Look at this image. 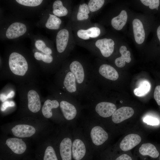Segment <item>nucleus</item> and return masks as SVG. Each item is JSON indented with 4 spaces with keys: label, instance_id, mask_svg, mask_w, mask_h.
Instances as JSON below:
<instances>
[{
    "label": "nucleus",
    "instance_id": "nucleus-1",
    "mask_svg": "<svg viewBox=\"0 0 160 160\" xmlns=\"http://www.w3.org/2000/svg\"><path fill=\"white\" fill-rule=\"evenodd\" d=\"M9 65L10 70L15 74L23 76L28 70V65L25 58L17 52H13L10 55Z\"/></svg>",
    "mask_w": 160,
    "mask_h": 160
},
{
    "label": "nucleus",
    "instance_id": "nucleus-2",
    "mask_svg": "<svg viewBox=\"0 0 160 160\" xmlns=\"http://www.w3.org/2000/svg\"><path fill=\"white\" fill-rule=\"evenodd\" d=\"M92 76H100L101 77L112 81L117 80L119 74L114 68L111 65L104 64L100 65L97 69H92Z\"/></svg>",
    "mask_w": 160,
    "mask_h": 160
},
{
    "label": "nucleus",
    "instance_id": "nucleus-3",
    "mask_svg": "<svg viewBox=\"0 0 160 160\" xmlns=\"http://www.w3.org/2000/svg\"><path fill=\"white\" fill-rule=\"evenodd\" d=\"M63 84L64 86L63 88H65L72 97H81L75 77L70 70L65 75Z\"/></svg>",
    "mask_w": 160,
    "mask_h": 160
},
{
    "label": "nucleus",
    "instance_id": "nucleus-4",
    "mask_svg": "<svg viewBox=\"0 0 160 160\" xmlns=\"http://www.w3.org/2000/svg\"><path fill=\"white\" fill-rule=\"evenodd\" d=\"M114 44L112 39L107 38L97 40L95 43L96 47L105 57H108L112 54L114 50Z\"/></svg>",
    "mask_w": 160,
    "mask_h": 160
},
{
    "label": "nucleus",
    "instance_id": "nucleus-5",
    "mask_svg": "<svg viewBox=\"0 0 160 160\" xmlns=\"http://www.w3.org/2000/svg\"><path fill=\"white\" fill-rule=\"evenodd\" d=\"M26 31L27 27L25 24L20 22H14L7 28L6 36L9 39H14L22 36Z\"/></svg>",
    "mask_w": 160,
    "mask_h": 160
},
{
    "label": "nucleus",
    "instance_id": "nucleus-6",
    "mask_svg": "<svg viewBox=\"0 0 160 160\" xmlns=\"http://www.w3.org/2000/svg\"><path fill=\"white\" fill-rule=\"evenodd\" d=\"M141 140V138L139 135L135 134H129L121 141L120 148L123 151H128L138 145Z\"/></svg>",
    "mask_w": 160,
    "mask_h": 160
},
{
    "label": "nucleus",
    "instance_id": "nucleus-7",
    "mask_svg": "<svg viewBox=\"0 0 160 160\" xmlns=\"http://www.w3.org/2000/svg\"><path fill=\"white\" fill-rule=\"evenodd\" d=\"M116 110V107L113 103L107 102H101L96 105V112L100 116L107 118L113 115Z\"/></svg>",
    "mask_w": 160,
    "mask_h": 160
},
{
    "label": "nucleus",
    "instance_id": "nucleus-8",
    "mask_svg": "<svg viewBox=\"0 0 160 160\" xmlns=\"http://www.w3.org/2000/svg\"><path fill=\"white\" fill-rule=\"evenodd\" d=\"M11 130L15 136L23 138L31 137L36 131L33 126L25 124L17 125L12 129Z\"/></svg>",
    "mask_w": 160,
    "mask_h": 160
},
{
    "label": "nucleus",
    "instance_id": "nucleus-9",
    "mask_svg": "<svg viewBox=\"0 0 160 160\" xmlns=\"http://www.w3.org/2000/svg\"><path fill=\"white\" fill-rule=\"evenodd\" d=\"M134 113V110L131 107H122L116 110L113 113L112 120L114 123H119L131 117Z\"/></svg>",
    "mask_w": 160,
    "mask_h": 160
},
{
    "label": "nucleus",
    "instance_id": "nucleus-10",
    "mask_svg": "<svg viewBox=\"0 0 160 160\" xmlns=\"http://www.w3.org/2000/svg\"><path fill=\"white\" fill-rule=\"evenodd\" d=\"M90 136L93 143L96 145L102 144L108 137V133L102 127L99 126H95L92 128Z\"/></svg>",
    "mask_w": 160,
    "mask_h": 160
},
{
    "label": "nucleus",
    "instance_id": "nucleus-11",
    "mask_svg": "<svg viewBox=\"0 0 160 160\" xmlns=\"http://www.w3.org/2000/svg\"><path fill=\"white\" fill-rule=\"evenodd\" d=\"M8 147L15 153L21 154L24 153L27 148V146L22 139L17 138H10L6 141Z\"/></svg>",
    "mask_w": 160,
    "mask_h": 160
},
{
    "label": "nucleus",
    "instance_id": "nucleus-12",
    "mask_svg": "<svg viewBox=\"0 0 160 160\" xmlns=\"http://www.w3.org/2000/svg\"><path fill=\"white\" fill-rule=\"evenodd\" d=\"M69 36L68 30L63 29L57 33L56 38L57 49L59 53H62L65 50L68 45Z\"/></svg>",
    "mask_w": 160,
    "mask_h": 160
},
{
    "label": "nucleus",
    "instance_id": "nucleus-13",
    "mask_svg": "<svg viewBox=\"0 0 160 160\" xmlns=\"http://www.w3.org/2000/svg\"><path fill=\"white\" fill-rule=\"evenodd\" d=\"M28 108L34 113L38 112L41 108V103L39 96L36 92L33 90L29 91L27 94Z\"/></svg>",
    "mask_w": 160,
    "mask_h": 160
},
{
    "label": "nucleus",
    "instance_id": "nucleus-14",
    "mask_svg": "<svg viewBox=\"0 0 160 160\" xmlns=\"http://www.w3.org/2000/svg\"><path fill=\"white\" fill-rule=\"evenodd\" d=\"M139 155L140 157H149L156 159L159 156V153L154 145L150 143L143 144L139 148Z\"/></svg>",
    "mask_w": 160,
    "mask_h": 160
},
{
    "label": "nucleus",
    "instance_id": "nucleus-15",
    "mask_svg": "<svg viewBox=\"0 0 160 160\" xmlns=\"http://www.w3.org/2000/svg\"><path fill=\"white\" fill-rule=\"evenodd\" d=\"M132 27L135 40L139 44L143 43L145 39V32L142 22L138 19L132 21Z\"/></svg>",
    "mask_w": 160,
    "mask_h": 160
},
{
    "label": "nucleus",
    "instance_id": "nucleus-16",
    "mask_svg": "<svg viewBox=\"0 0 160 160\" xmlns=\"http://www.w3.org/2000/svg\"><path fill=\"white\" fill-rule=\"evenodd\" d=\"M60 106L66 119L70 120L76 117L77 111L76 107L73 104L67 101L62 100L60 103Z\"/></svg>",
    "mask_w": 160,
    "mask_h": 160
},
{
    "label": "nucleus",
    "instance_id": "nucleus-17",
    "mask_svg": "<svg viewBox=\"0 0 160 160\" xmlns=\"http://www.w3.org/2000/svg\"><path fill=\"white\" fill-rule=\"evenodd\" d=\"M72 154L75 160H81L84 156L86 148L83 141L79 139L74 140L72 145Z\"/></svg>",
    "mask_w": 160,
    "mask_h": 160
},
{
    "label": "nucleus",
    "instance_id": "nucleus-18",
    "mask_svg": "<svg viewBox=\"0 0 160 160\" xmlns=\"http://www.w3.org/2000/svg\"><path fill=\"white\" fill-rule=\"evenodd\" d=\"M72 142L68 137L65 138L61 141L60 151L62 160H71Z\"/></svg>",
    "mask_w": 160,
    "mask_h": 160
},
{
    "label": "nucleus",
    "instance_id": "nucleus-19",
    "mask_svg": "<svg viewBox=\"0 0 160 160\" xmlns=\"http://www.w3.org/2000/svg\"><path fill=\"white\" fill-rule=\"evenodd\" d=\"M119 52L121 56L115 60V63L117 67L121 68L125 65V62L130 63L131 59L130 57V52L127 50L126 46H122L119 49Z\"/></svg>",
    "mask_w": 160,
    "mask_h": 160
},
{
    "label": "nucleus",
    "instance_id": "nucleus-20",
    "mask_svg": "<svg viewBox=\"0 0 160 160\" xmlns=\"http://www.w3.org/2000/svg\"><path fill=\"white\" fill-rule=\"evenodd\" d=\"M127 19V15L125 10L121 11L117 16L113 17L111 20L112 27L117 30H121L126 24Z\"/></svg>",
    "mask_w": 160,
    "mask_h": 160
},
{
    "label": "nucleus",
    "instance_id": "nucleus-21",
    "mask_svg": "<svg viewBox=\"0 0 160 160\" xmlns=\"http://www.w3.org/2000/svg\"><path fill=\"white\" fill-rule=\"evenodd\" d=\"M59 106L58 101L56 100H47L44 103L42 108V112L45 118H49L52 115V109L56 108Z\"/></svg>",
    "mask_w": 160,
    "mask_h": 160
},
{
    "label": "nucleus",
    "instance_id": "nucleus-22",
    "mask_svg": "<svg viewBox=\"0 0 160 160\" xmlns=\"http://www.w3.org/2000/svg\"><path fill=\"white\" fill-rule=\"evenodd\" d=\"M53 13L58 17H63L66 15L68 10L63 5L62 1L60 0L55 1L53 4Z\"/></svg>",
    "mask_w": 160,
    "mask_h": 160
},
{
    "label": "nucleus",
    "instance_id": "nucleus-23",
    "mask_svg": "<svg viewBox=\"0 0 160 160\" xmlns=\"http://www.w3.org/2000/svg\"><path fill=\"white\" fill-rule=\"evenodd\" d=\"M49 15L45 24L46 27L51 30L59 29L61 23V20L54 15L49 14Z\"/></svg>",
    "mask_w": 160,
    "mask_h": 160
},
{
    "label": "nucleus",
    "instance_id": "nucleus-24",
    "mask_svg": "<svg viewBox=\"0 0 160 160\" xmlns=\"http://www.w3.org/2000/svg\"><path fill=\"white\" fill-rule=\"evenodd\" d=\"M88 5L84 3L79 5L77 15V19L78 20H82L87 19L90 13Z\"/></svg>",
    "mask_w": 160,
    "mask_h": 160
},
{
    "label": "nucleus",
    "instance_id": "nucleus-25",
    "mask_svg": "<svg viewBox=\"0 0 160 160\" xmlns=\"http://www.w3.org/2000/svg\"><path fill=\"white\" fill-rule=\"evenodd\" d=\"M150 88L149 83L146 81H144L141 83L139 88L135 89L134 93L138 96H143L149 91Z\"/></svg>",
    "mask_w": 160,
    "mask_h": 160
},
{
    "label": "nucleus",
    "instance_id": "nucleus-26",
    "mask_svg": "<svg viewBox=\"0 0 160 160\" xmlns=\"http://www.w3.org/2000/svg\"><path fill=\"white\" fill-rule=\"evenodd\" d=\"M36 48L39 51H41L44 54L51 55L52 53V49L47 47L45 42L42 40H37L35 43Z\"/></svg>",
    "mask_w": 160,
    "mask_h": 160
},
{
    "label": "nucleus",
    "instance_id": "nucleus-27",
    "mask_svg": "<svg viewBox=\"0 0 160 160\" xmlns=\"http://www.w3.org/2000/svg\"><path fill=\"white\" fill-rule=\"evenodd\" d=\"M104 2V0H89L88 6L90 11L93 12L97 11L103 6Z\"/></svg>",
    "mask_w": 160,
    "mask_h": 160
},
{
    "label": "nucleus",
    "instance_id": "nucleus-28",
    "mask_svg": "<svg viewBox=\"0 0 160 160\" xmlns=\"http://www.w3.org/2000/svg\"><path fill=\"white\" fill-rule=\"evenodd\" d=\"M43 160H58L55 151L51 146H48L46 149Z\"/></svg>",
    "mask_w": 160,
    "mask_h": 160
},
{
    "label": "nucleus",
    "instance_id": "nucleus-29",
    "mask_svg": "<svg viewBox=\"0 0 160 160\" xmlns=\"http://www.w3.org/2000/svg\"><path fill=\"white\" fill-rule=\"evenodd\" d=\"M34 57L37 60H41L46 63H51L53 60V57L51 55L43 54L37 52L34 53Z\"/></svg>",
    "mask_w": 160,
    "mask_h": 160
},
{
    "label": "nucleus",
    "instance_id": "nucleus-30",
    "mask_svg": "<svg viewBox=\"0 0 160 160\" xmlns=\"http://www.w3.org/2000/svg\"><path fill=\"white\" fill-rule=\"evenodd\" d=\"M41 0H16L18 4L26 6L34 7L41 4L43 1Z\"/></svg>",
    "mask_w": 160,
    "mask_h": 160
},
{
    "label": "nucleus",
    "instance_id": "nucleus-31",
    "mask_svg": "<svg viewBox=\"0 0 160 160\" xmlns=\"http://www.w3.org/2000/svg\"><path fill=\"white\" fill-rule=\"evenodd\" d=\"M140 1L145 5L149 6L151 9H158L160 2L159 0H141Z\"/></svg>",
    "mask_w": 160,
    "mask_h": 160
},
{
    "label": "nucleus",
    "instance_id": "nucleus-32",
    "mask_svg": "<svg viewBox=\"0 0 160 160\" xmlns=\"http://www.w3.org/2000/svg\"><path fill=\"white\" fill-rule=\"evenodd\" d=\"M87 36L92 38H95L98 37L100 33V29L97 27H91L86 30Z\"/></svg>",
    "mask_w": 160,
    "mask_h": 160
},
{
    "label": "nucleus",
    "instance_id": "nucleus-33",
    "mask_svg": "<svg viewBox=\"0 0 160 160\" xmlns=\"http://www.w3.org/2000/svg\"><path fill=\"white\" fill-rule=\"evenodd\" d=\"M143 121L148 124L152 126L158 125L159 123L158 119L149 116L145 117L143 119Z\"/></svg>",
    "mask_w": 160,
    "mask_h": 160
},
{
    "label": "nucleus",
    "instance_id": "nucleus-34",
    "mask_svg": "<svg viewBox=\"0 0 160 160\" xmlns=\"http://www.w3.org/2000/svg\"><path fill=\"white\" fill-rule=\"evenodd\" d=\"M154 97L158 105L160 106V85L157 86L155 87Z\"/></svg>",
    "mask_w": 160,
    "mask_h": 160
},
{
    "label": "nucleus",
    "instance_id": "nucleus-35",
    "mask_svg": "<svg viewBox=\"0 0 160 160\" xmlns=\"http://www.w3.org/2000/svg\"><path fill=\"white\" fill-rule=\"evenodd\" d=\"M77 34L79 37L83 39L87 40L90 38L87 35L86 30H79L77 31Z\"/></svg>",
    "mask_w": 160,
    "mask_h": 160
},
{
    "label": "nucleus",
    "instance_id": "nucleus-36",
    "mask_svg": "<svg viewBox=\"0 0 160 160\" xmlns=\"http://www.w3.org/2000/svg\"><path fill=\"white\" fill-rule=\"evenodd\" d=\"M114 160H133L132 156L128 154H122L116 158Z\"/></svg>",
    "mask_w": 160,
    "mask_h": 160
},
{
    "label": "nucleus",
    "instance_id": "nucleus-37",
    "mask_svg": "<svg viewBox=\"0 0 160 160\" xmlns=\"http://www.w3.org/2000/svg\"><path fill=\"white\" fill-rule=\"evenodd\" d=\"M15 105L14 103L12 101H5L2 104L1 108L2 111L5 110L8 107L13 106Z\"/></svg>",
    "mask_w": 160,
    "mask_h": 160
},
{
    "label": "nucleus",
    "instance_id": "nucleus-38",
    "mask_svg": "<svg viewBox=\"0 0 160 160\" xmlns=\"http://www.w3.org/2000/svg\"><path fill=\"white\" fill-rule=\"evenodd\" d=\"M0 100L2 102H4L8 99L7 96H6L5 95L3 94H0Z\"/></svg>",
    "mask_w": 160,
    "mask_h": 160
},
{
    "label": "nucleus",
    "instance_id": "nucleus-39",
    "mask_svg": "<svg viewBox=\"0 0 160 160\" xmlns=\"http://www.w3.org/2000/svg\"><path fill=\"white\" fill-rule=\"evenodd\" d=\"M15 92L13 91L10 92L7 95V98H12L14 96Z\"/></svg>",
    "mask_w": 160,
    "mask_h": 160
},
{
    "label": "nucleus",
    "instance_id": "nucleus-40",
    "mask_svg": "<svg viewBox=\"0 0 160 160\" xmlns=\"http://www.w3.org/2000/svg\"><path fill=\"white\" fill-rule=\"evenodd\" d=\"M157 34L158 37L160 41V25H159L157 28Z\"/></svg>",
    "mask_w": 160,
    "mask_h": 160
},
{
    "label": "nucleus",
    "instance_id": "nucleus-41",
    "mask_svg": "<svg viewBox=\"0 0 160 160\" xmlns=\"http://www.w3.org/2000/svg\"><path fill=\"white\" fill-rule=\"evenodd\" d=\"M159 160H160V154H159Z\"/></svg>",
    "mask_w": 160,
    "mask_h": 160
}]
</instances>
